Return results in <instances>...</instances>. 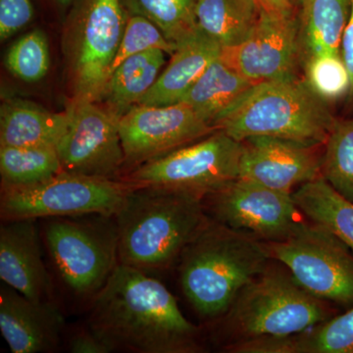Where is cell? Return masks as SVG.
Returning <instances> with one entry per match:
<instances>
[{"label": "cell", "instance_id": "29", "mask_svg": "<svg viewBox=\"0 0 353 353\" xmlns=\"http://www.w3.org/2000/svg\"><path fill=\"white\" fill-rule=\"evenodd\" d=\"M304 80L323 101H339L347 97L350 76L341 53H325L304 60Z\"/></svg>", "mask_w": 353, "mask_h": 353}, {"label": "cell", "instance_id": "22", "mask_svg": "<svg viewBox=\"0 0 353 353\" xmlns=\"http://www.w3.org/2000/svg\"><path fill=\"white\" fill-rule=\"evenodd\" d=\"M254 85L255 83L241 75L218 57L209 65L180 102L189 105L215 127L216 121Z\"/></svg>", "mask_w": 353, "mask_h": 353}, {"label": "cell", "instance_id": "3", "mask_svg": "<svg viewBox=\"0 0 353 353\" xmlns=\"http://www.w3.org/2000/svg\"><path fill=\"white\" fill-rule=\"evenodd\" d=\"M272 261L263 241L210 217L176 265L183 296L201 317L216 320Z\"/></svg>", "mask_w": 353, "mask_h": 353}, {"label": "cell", "instance_id": "27", "mask_svg": "<svg viewBox=\"0 0 353 353\" xmlns=\"http://www.w3.org/2000/svg\"><path fill=\"white\" fill-rule=\"evenodd\" d=\"M324 146L322 178L353 202V118L336 120Z\"/></svg>", "mask_w": 353, "mask_h": 353}, {"label": "cell", "instance_id": "30", "mask_svg": "<svg viewBox=\"0 0 353 353\" xmlns=\"http://www.w3.org/2000/svg\"><path fill=\"white\" fill-rule=\"evenodd\" d=\"M50 65L48 39L38 30L18 39L7 53V68L26 83L39 82L48 74Z\"/></svg>", "mask_w": 353, "mask_h": 353}, {"label": "cell", "instance_id": "26", "mask_svg": "<svg viewBox=\"0 0 353 353\" xmlns=\"http://www.w3.org/2000/svg\"><path fill=\"white\" fill-rule=\"evenodd\" d=\"M61 172L57 148L0 146L1 187H27Z\"/></svg>", "mask_w": 353, "mask_h": 353}, {"label": "cell", "instance_id": "21", "mask_svg": "<svg viewBox=\"0 0 353 353\" xmlns=\"http://www.w3.org/2000/svg\"><path fill=\"white\" fill-rule=\"evenodd\" d=\"M299 19L301 60L325 53H341L352 0H303Z\"/></svg>", "mask_w": 353, "mask_h": 353}, {"label": "cell", "instance_id": "34", "mask_svg": "<svg viewBox=\"0 0 353 353\" xmlns=\"http://www.w3.org/2000/svg\"><path fill=\"white\" fill-rule=\"evenodd\" d=\"M352 1V14L341 41V55L350 76V90L347 97V103L348 108L353 109V0Z\"/></svg>", "mask_w": 353, "mask_h": 353}, {"label": "cell", "instance_id": "23", "mask_svg": "<svg viewBox=\"0 0 353 353\" xmlns=\"http://www.w3.org/2000/svg\"><path fill=\"white\" fill-rule=\"evenodd\" d=\"M163 50H152L128 58L114 70L101 97L119 119L148 94L165 64Z\"/></svg>", "mask_w": 353, "mask_h": 353}, {"label": "cell", "instance_id": "12", "mask_svg": "<svg viewBox=\"0 0 353 353\" xmlns=\"http://www.w3.org/2000/svg\"><path fill=\"white\" fill-rule=\"evenodd\" d=\"M221 59L241 75L259 83L296 78L301 60L299 20L294 13L268 10L243 43L222 48Z\"/></svg>", "mask_w": 353, "mask_h": 353}, {"label": "cell", "instance_id": "28", "mask_svg": "<svg viewBox=\"0 0 353 353\" xmlns=\"http://www.w3.org/2000/svg\"><path fill=\"white\" fill-rule=\"evenodd\" d=\"M127 10L154 23L176 44L197 29L196 0H123Z\"/></svg>", "mask_w": 353, "mask_h": 353}, {"label": "cell", "instance_id": "9", "mask_svg": "<svg viewBox=\"0 0 353 353\" xmlns=\"http://www.w3.org/2000/svg\"><path fill=\"white\" fill-rule=\"evenodd\" d=\"M264 245L312 296L352 307L353 253L328 229L308 220L287 240Z\"/></svg>", "mask_w": 353, "mask_h": 353}, {"label": "cell", "instance_id": "19", "mask_svg": "<svg viewBox=\"0 0 353 353\" xmlns=\"http://www.w3.org/2000/svg\"><path fill=\"white\" fill-rule=\"evenodd\" d=\"M224 350L232 353H353V306L301 333L240 341Z\"/></svg>", "mask_w": 353, "mask_h": 353}, {"label": "cell", "instance_id": "17", "mask_svg": "<svg viewBox=\"0 0 353 353\" xmlns=\"http://www.w3.org/2000/svg\"><path fill=\"white\" fill-rule=\"evenodd\" d=\"M63 316L53 301H34L9 285L0 289V331L13 353L53 352Z\"/></svg>", "mask_w": 353, "mask_h": 353}, {"label": "cell", "instance_id": "14", "mask_svg": "<svg viewBox=\"0 0 353 353\" xmlns=\"http://www.w3.org/2000/svg\"><path fill=\"white\" fill-rule=\"evenodd\" d=\"M83 10L76 58L75 103L101 99L128 20L123 0H85Z\"/></svg>", "mask_w": 353, "mask_h": 353}, {"label": "cell", "instance_id": "37", "mask_svg": "<svg viewBox=\"0 0 353 353\" xmlns=\"http://www.w3.org/2000/svg\"><path fill=\"white\" fill-rule=\"evenodd\" d=\"M299 1H301H301H303V0H299Z\"/></svg>", "mask_w": 353, "mask_h": 353}, {"label": "cell", "instance_id": "4", "mask_svg": "<svg viewBox=\"0 0 353 353\" xmlns=\"http://www.w3.org/2000/svg\"><path fill=\"white\" fill-rule=\"evenodd\" d=\"M336 121L328 102L296 77L255 83L215 127L238 141L267 136L324 145Z\"/></svg>", "mask_w": 353, "mask_h": 353}, {"label": "cell", "instance_id": "6", "mask_svg": "<svg viewBox=\"0 0 353 353\" xmlns=\"http://www.w3.org/2000/svg\"><path fill=\"white\" fill-rule=\"evenodd\" d=\"M44 241L58 275L77 296L92 299L119 264L115 217L48 218Z\"/></svg>", "mask_w": 353, "mask_h": 353}, {"label": "cell", "instance_id": "35", "mask_svg": "<svg viewBox=\"0 0 353 353\" xmlns=\"http://www.w3.org/2000/svg\"><path fill=\"white\" fill-rule=\"evenodd\" d=\"M261 6L268 10L282 13H294V7L299 0H259Z\"/></svg>", "mask_w": 353, "mask_h": 353}, {"label": "cell", "instance_id": "20", "mask_svg": "<svg viewBox=\"0 0 353 353\" xmlns=\"http://www.w3.org/2000/svg\"><path fill=\"white\" fill-rule=\"evenodd\" d=\"M72 110L55 113L22 101L2 104L0 146L57 148L71 120Z\"/></svg>", "mask_w": 353, "mask_h": 353}, {"label": "cell", "instance_id": "33", "mask_svg": "<svg viewBox=\"0 0 353 353\" xmlns=\"http://www.w3.org/2000/svg\"><path fill=\"white\" fill-rule=\"evenodd\" d=\"M70 352L74 353H109L110 348L90 329L76 332L69 341Z\"/></svg>", "mask_w": 353, "mask_h": 353}, {"label": "cell", "instance_id": "15", "mask_svg": "<svg viewBox=\"0 0 353 353\" xmlns=\"http://www.w3.org/2000/svg\"><path fill=\"white\" fill-rule=\"evenodd\" d=\"M241 143L239 178L243 180L292 194L294 188L321 176L320 145L267 136Z\"/></svg>", "mask_w": 353, "mask_h": 353}, {"label": "cell", "instance_id": "24", "mask_svg": "<svg viewBox=\"0 0 353 353\" xmlns=\"http://www.w3.org/2000/svg\"><path fill=\"white\" fill-rule=\"evenodd\" d=\"M261 14L259 0H196L197 28L222 48L248 38Z\"/></svg>", "mask_w": 353, "mask_h": 353}, {"label": "cell", "instance_id": "1", "mask_svg": "<svg viewBox=\"0 0 353 353\" xmlns=\"http://www.w3.org/2000/svg\"><path fill=\"white\" fill-rule=\"evenodd\" d=\"M88 328L111 352H203L201 330L183 316L175 297L148 273L118 264L90 299Z\"/></svg>", "mask_w": 353, "mask_h": 353}, {"label": "cell", "instance_id": "31", "mask_svg": "<svg viewBox=\"0 0 353 353\" xmlns=\"http://www.w3.org/2000/svg\"><path fill=\"white\" fill-rule=\"evenodd\" d=\"M152 50H161L166 54L172 55L176 46L164 36L161 30L152 21L143 16L132 14L131 17H128L124 34L111 65L108 79L112 75L114 70L128 58Z\"/></svg>", "mask_w": 353, "mask_h": 353}, {"label": "cell", "instance_id": "2", "mask_svg": "<svg viewBox=\"0 0 353 353\" xmlns=\"http://www.w3.org/2000/svg\"><path fill=\"white\" fill-rule=\"evenodd\" d=\"M210 217L203 199L160 188H131L115 216L119 264L168 270Z\"/></svg>", "mask_w": 353, "mask_h": 353}, {"label": "cell", "instance_id": "10", "mask_svg": "<svg viewBox=\"0 0 353 353\" xmlns=\"http://www.w3.org/2000/svg\"><path fill=\"white\" fill-rule=\"evenodd\" d=\"M212 219L264 243L282 241L308 219L292 194L238 178L203 199Z\"/></svg>", "mask_w": 353, "mask_h": 353}, {"label": "cell", "instance_id": "18", "mask_svg": "<svg viewBox=\"0 0 353 353\" xmlns=\"http://www.w3.org/2000/svg\"><path fill=\"white\" fill-rule=\"evenodd\" d=\"M222 46L197 28L176 44L166 68L139 101L141 105L179 103L209 65L220 57Z\"/></svg>", "mask_w": 353, "mask_h": 353}, {"label": "cell", "instance_id": "36", "mask_svg": "<svg viewBox=\"0 0 353 353\" xmlns=\"http://www.w3.org/2000/svg\"><path fill=\"white\" fill-rule=\"evenodd\" d=\"M58 1L61 4H68L72 1V0H58Z\"/></svg>", "mask_w": 353, "mask_h": 353}, {"label": "cell", "instance_id": "25", "mask_svg": "<svg viewBox=\"0 0 353 353\" xmlns=\"http://www.w3.org/2000/svg\"><path fill=\"white\" fill-rule=\"evenodd\" d=\"M292 197L308 220L328 229L353 253V202L322 176L297 188Z\"/></svg>", "mask_w": 353, "mask_h": 353}, {"label": "cell", "instance_id": "7", "mask_svg": "<svg viewBox=\"0 0 353 353\" xmlns=\"http://www.w3.org/2000/svg\"><path fill=\"white\" fill-rule=\"evenodd\" d=\"M241 152V141L217 130L139 165L120 181L131 188H160L204 199L239 178Z\"/></svg>", "mask_w": 353, "mask_h": 353}, {"label": "cell", "instance_id": "13", "mask_svg": "<svg viewBox=\"0 0 353 353\" xmlns=\"http://www.w3.org/2000/svg\"><path fill=\"white\" fill-rule=\"evenodd\" d=\"M57 146L62 171L118 180L125 165L118 118L95 102H76Z\"/></svg>", "mask_w": 353, "mask_h": 353}, {"label": "cell", "instance_id": "11", "mask_svg": "<svg viewBox=\"0 0 353 353\" xmlns=\"http://www.w3.org/2000/svg\"><path fill=\"white\" fill-rule=\"evenodd\" d=\"M125 165H139L174 152L217 129L187 104L132 106L118 119Z\"/></svg>", "mask_w": 353, "mask_h": 353}, {"label": "cell", "instance_id": "32", "mask_svg": "<svg viewBox=\"0 0 353 353\" xmlns=\"http://www.w3.org/2000/svg\"><path fill=\"white\" fill-rule=\"evenodd\" d=\"M34 17L31 0H0V39L12 37Z\"/></svg>", "mask_w": 353, "mask_h": 353}, {"label": "cell", "instance_id": "8", "mask_svg": "<svg viewBox=\"0 0 353 353\" xmlns=\"http://www.w3.org/2000/svg\"><path fill=\"white\" fill-rule=\"evenodd\" d=\"M131 187L121 181L62 171L27 187H1V219L102 215L115 217Z\"/></svg>", "mask_w": 353, "mask_h": 353}, {"label": "cell", "instance_id": "16", "mask_svg": "<svg viewBox=\"0 0 353 353\" xmlns=\"http://www.w3.org/2000/svg\"><path fill=\"white\" fill-rule=\"evenodd\" d=\"M0 278L34 301H53L37 219L3 220L0 226Z\"/></svg>", "mask_w": 353, "mask_h": 353}, {"label": "cell", "instance_id": "5", "mask_svg": "<svg viewBox=\"0 0 353 353\" xmlns=\"http://www.w3.org/2000/svg\"><path fill=\"white\" fill-rule=\"evenodd\" d=\"M330 317L326 301L301 287L287 267L270 263L241 290L221 318V333L229 340L228 345L299 334Z\"/></svg>", "mask_w": 353, "mask_h": 353}]
</instances>
